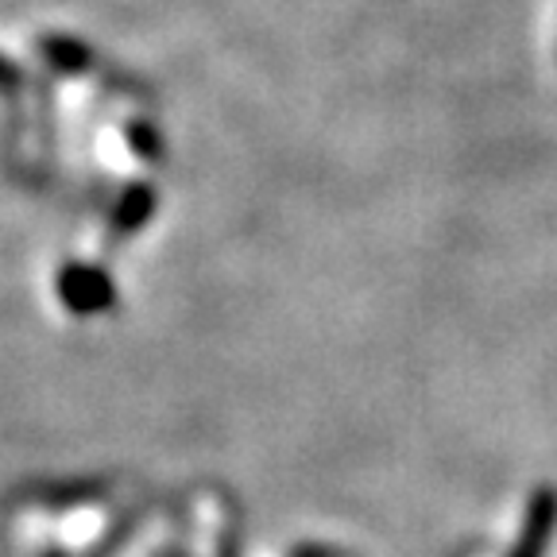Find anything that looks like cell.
Masks as SVG:
<instances>
[{
  "label": "cell",
  "instance_id": "4",
  "mask_svg": "<svg viewBox=\"0 0 557 557\" xmlns=\"http://www.w3.org/2000/svg\"><path fill=\"white\" fill-rule=\"evenodd\" d=\"M549 522H554V504H549V499H542V504L534 507L531 522H527V534H522L515 557H539L542 546H546V539H549Z\"/></svg>",
  "mask_w": 557,
  "mask_h": 557
},
{
  "label": "cell",
  "instance_id": "5",
  "mask_svg": "<svg viewBox=\"0 0 557 557\" xmlns=\"http://www.w3.org/2000/svg\"><path fill=\"white\" fill-rule=\"evenodd\" d=\"M132 144L144 151V159H159V139H151L144 124H136V128H132Z\"/></svg>",
  "mask_w": 557,
  "mask_h": 557
},
{
  "label": "cell",
  "instance_id": "2",
  "mask_svg": "<svg viewBox=\"0 0 557 557\" xmlns=\"http://www.w3.org/2000/svg\"><path fill=\"white\" fill-rule=\"evenodd\" d=\"M156 201L159 198L148 183H132L128 190L121 194V201H116L109 228H113L116 236H128V233H136V228H144L151 213H156Z\"/></svg>",
  "mask_w": 557,
  "mask_h": 557
},
{
  "label": "cell",
  "instance_id": "6",
  "mask_svg": "<svg viewBox=\"0 0 557 557\" xmlns=\"http://www.w3.org/2000/svg\"><path fill=\"white\" fill-rule=\"evenodd\" d=\"M20 82V70H16V62L12 59H4V54H0V89L4 86H16Z\"/></svg>",
  "mask_w": 557,
  "mask_h": 557
},
{
  "label": "cell",
  "instance_id": "3",
  "mask_svg": "<svg viewBox=\"0 0 557 557\" xmlns=\"http://www.w3.org/2000/svg\"><path fill=\"white\" fill-rule=\"evenodd\" d=\"M44 54L54 70H62V74H82V70L94 62L78 39H44Z\"/></svg>",
  "mask_w": 557,
  "mask_h": 557
},
{
  "label": "cell",
  "instance_id": "1",
  "mask_svg": "<svg viewBox=\"0 0 557 557\" xmlns=\"http://www.w3.org/2000/svg\"><path fill=\"white\" fill-rule=\"evenodd\" d=\"M59 298L78 313V318H94L116 306V287L113 278L104 275V268L94 263H66L59 271Z\"/></svg>",
  "mask_w": 557,
  "mask_h": 557
}]
</instances>
